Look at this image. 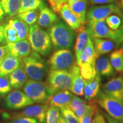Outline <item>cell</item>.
Wrapping results in <instances>:
<instances>
[{
	"label": "cell",
	"mask_w": 123,
	"mask_h": 123,
	"mask_svg": "<svg viewBox=\"0 0 123 123\" xmlns=\"http://www.w3.org/2000/svg\"><path fill=\"white\" fill-rule=\"evenodd\" d=\"M51 43L55 50L70 49L73 47L75 38L73 30L59 19L48 29Z\"/></svg>",
	"instance_id": "obj_1"
},
{
	"label": "cell",
	"mask_w": 123,
	"mask_h": 123,
	"mask_svg": "<svg viewBox=\"0 0 123 123\" xmlns=\"http://www.w3.org/2000/svg\"><path fill=\"white\" fill-rule=\"evenodd\" d=\"M28 39L33 51L43 56H47L50 53L52 43L50 35L38 24L30 26Z\"/></svg>",
	"instance_id": "obj_2"
},
{
	"label": "cell",
	"mask_w": 123,
	"mask_h": 123,
	"mask_svg": "<svg viewBox=\"0 0 123 123\" xmlns=\"http://www.w3.org/2000/svg\"><path fill=\"white\" fill-rule=\"evenodd\" d=\"M23 66L27 77L31 80L42 81L48 74L45 61L34 51L23 59Z\"/></svg>",
	"instance_id": "obj_3"
},
{
	"label": "cell",
	"mask_w": 123,
	"mask_h": 123,
	"mask_svg": "<svg viewBox=\"0 0 123 123\" xmlns=\"http://www.w3.org/2000/svg\"><path fill=\"white\" fill-rule=\"evenodd\" d=\"M23 91L34 103H46L53 95L46 83L31 79L24 84Z\"/></svg>",
	"instance_id": "obj_4"
},
{
	"label": "cell",
	"mask_w": 123,
	"mask_h": 123,
	"mask_svg": "<svg viewBox=\"0 0 123 123\" xmlns=\"http://www.w3.org/2000/svg\"><path fill=\"white\" fill-rule=\"evenodd\" d=\"M72 82V74L70 70H50L47 74V83L52 94L62 90H69Z\"/></svg>",
	"instance_id": "obj_5"
},
{
	"label": "cell",
	"mask_w": 123,
	"mask_h": 123,
	"mask_svg": "<svg viewBox=\"0 0 123 123\" xmlns=\"http://www.w3.org/2000/svg\"><path fill=\"white\" fill-rule=\"evenodd\" d=\"M47 63L50 70L68 71L76 64V59L70 49H61L51 56Z\"/></svg>",
	"instance_id": "obj_6"
},
{
	"label": "cell",
	"mask_w": 123,
	"mask_h": 123,
	"mask_svg": "<svg viewBox=\"0 0 123 123\" xmlns=\"http://www.w3.org/2000/svg\"><path fill=\"white\" fill-rule=\"evenodd\" d=\"M98 104L102 108L108 115L115 119L123 121V101L100 91L97 96Z\"/></svg>",
	"instance_id": "obj_7"
},
{
	"label": "cell",
	"mask_w": 123,
	"mask_h": 123,
	"mask_svg": "<svg viewBox=\"0 0 123 123\" xmlns=\"http://www.w3.org/2000/svg\"><path fill=\"white\" fill-rule=\"evenodd\" d=\"M86 29L91 39L105 38L114 41L115 31L109 28L105 19L88 22Z\"/></svg>",
	"instance_id": "obj_8"
},
{
	"label": "cell",
	"mask_w": 123,
	"mask_h": 123,
	"mask_svg": "<svg viewBox=\"0 0 123 123\" xmlns=\"http://www.w3.org/2000/svg\"><path fill=\"white\" fill-rule=\"evenodd\" d=\"M112 14H116L121 17L123 13L119 7L115 4L93 6L89 9L86 16V21L90 22L105 19L107 17Z\"/></svg>",
	"instance_id": "obj_9"
},
{
	"label": "cell",
	"mask_w": 123,
	"mask_h": 123,
	"mask_svg": "<svg viewBox=\"0 0 123 123\" xmlns=\"http://www.w3.org/2000/svg\"><path fill=\"white\" fill-rule=\"evenodd\" d=\"M49 106L46 103L37 105H31L27 107L23 111L14 113L13 119L20 117L33 118L39 123H44L46 121V115Z\"/></svg>",
	"instance_id": "obj_10"
},
{
	"label": "cell",
	"mask_w": 123,
	"mask_h": 123,
	"mask_svg": "<svg viewBox=\"0 0 123 123\" xmlns=\"http://www.w3.org/2000/svg\"><path fill=\"white\" fill-rule=\"evenodd\" d=\"M5 103L8 108L19 110L33 105L34 103L24 92L19 90H14L6 96Z\"/></svg>",
	"instance_id": "obj_11"
},
{
	"label": "cell",
	"mask_w": 123,
	"mask_h": 123,
	"mask_svg": "<svg viewBox=\"0 0 123 123\" xmlns=\"http://www.w3.org/2000/svg\"><path fill=\"white\" fill-rule=\"evenodd\" d=\"M103 91L108 96L123 101V77L111 79L103 86Z\"/></svg>",
	"instance_id": "obj_12"
},
{
	"label": "cell",
	"mask_w": 123,
	"mask_h": 123,
	"mask_svg": "<svg viewBox=\"0 0 123 123\" xmlns=\"http://www.w3.org/2000/svg\"><path fill=\"white\" fill-rule=\"evenodd\" d=\"M9 55L21 59H24L31 53V46L27 39L19 40L17 42L7 43Z\"/></svg>",
	"instance_id": "obj_13"
},
{
	"label": "cell",
	"mask_w": 123,
	"mask_h": 123,
	"mask_svg": "<svg viewBox=\"0 0 123 123\" xmlns=\"http://www.w3.org/2000/svg\"><path fill=\"white\" fill-rule=\"evenodd\" d=\"M73 96V93L68 90L58 91L52 95L46 101L49 106H53L61 109L68 107Z\"/></svg>",
	"instance_id": "obj_14"
},
{
	"label": "cell",
	"mask_w": 123,
	"mask_h": 123,
	"mask_svg": "<svg viewBox=\"0 0 123 123\" xmlns=\"http://www.w3.org/2000/svg\"><path fill=\"white\" fill-rule=\"evenodd\" d=\"M70 71L72 74V82L69 91L77 96H83L85 80L80 74L79 66L75 64Z\"/></svg>",
	"instance_id": "obj_15"
},
{
	"label": "cell",
	"mask_w": 123,
	"mask_h": 123,
	"mask_svg": "<svg viewBox=\"0 0 123 123\" xmlns=\"http://www.w3.org/2000/svg\"><path fill=\"white\" fill-rule=\"evenodd\" d=\"M39 13L38 18V25L40 27L49 29L58 21V18L51 9L43 4L39 7Z\"/></svg>",
	"instance_id": "obj_16"
},
{
	"label": "cell",
	"mask_w": 123,
	"mask_h": 123,
	"mask_svg": "<svg viewBox=\"0 0 123 123\" xmlns=\"http://www.w3.org/2000/svg\"><path fill=\"white\" fill-rule=\"evenodd\" d=\"M100 86L101 77L98 73L92 79L85 80L83 96L86 100L96 99L100 91Z\"/></svg>",
	"instance_id": "obj_17"
},
{
	"label": "cell",
	"mask_w": 123,
	"mask_h": 123,
	"mask_svg": "<svg viewBox=\"0 0 123 123\" xmlns=\"http://www.w3.org/2000/svg\"><path fill=\"white\" fill-rule=\"evenodd\" d=\"M23 63V59L8 55L3 59L0 66V76H9Z\"/></svg>",
	"instance_id": "obj_18"
},
{
	"label": "cell",
	"mask_w": 123,
	"mask_h": 123,
	"mask_svg": "<svg viewBox=\"0 0 123 123\" xmlns=\"http://www.w3.org/2000/svg\"><path fill=\"white\" fill-rule=\"evenodd\" d=\"M97 59L98 57L95 53L93 42L90 37L87 45L80 54L79 58L76 60V63L78 66L84 63L95 64Z\"/></svg>",
	"instance_id": "obj_19"
},
{
	"label": "cell",
	"mask_w": 123,
	"mask_h": 123,
	"mask_svg": "<svg viewBox=\"0 0 123 123\" xmlns=\"http://www.w3.org/2000/svg\"><path fill=\"white\" fill-rule=\"evenodd\" d=\"M9 79L12 87L15 90H18L24 87L28 80V77L25 71L23 63L9 75Z\"/></svg>",
	"instance_id": "obj_20"
},
{
	"label": "cell",
	"mask_w": 123,
	"mask_h": 123,
	"mask_svg": "<svg viewBox=\"0 0 123 123\" xmlns=\"http://www.w3.org/2000/svg\"><path fill=\"white\" fill-rule=\"evenodd\" d=\"M59 14L66 24L73 30H76L83 25L80 20L70 10L68 4H64L61 7Z\"/></svg>",
	"instance_id": "obj_21"
},
{
	"label": "cell",
	"mask_w": 123,
	"mask_h": 123,
	"mask_svg": "<svg viewBox=\"0 0 123 123\" xmlns=\"http://www.w3.org/2000/svg\"><path fill=\"white\" fill-rule=\"evenodd\" d=\"M90 107L89 101H85L81 98L74 95L68 107L74 112L79 120L84 116Z\"/></svg>",
	"instance_id": "obj_22"
},
{
	"label": "cell",
	"mask_w": 123,
	"mask_h": 123,
	"mask_svg": "<svg viewBox=\"0 0 123 123\" xmlns=\"http://www.w3.org/2000/svg\"><path fill=\"white\" fill-rule=\"evenodd\" d=\"M75 31L77 33V38L74 46V50L76 60L88 44L90 37L86 31L84 25H82Z\"/></svg>",
	"instance_id": "obj_23"
},
{
	"label": "cell",
	"mask_w": 123,
	"mask_h": 123,
	"mask_svg": "<svg viewBox=\"0 0 123 123\" xmlns=\"http://www.w3.org/2000/svg\"><path fill=\"white\" fill-rule=\"evenodd\" d=\"M95 68L97 73L100 76L110 77L115 74V70L111 63L110 59L105 56L98 58L95 63Z\"/></svg>",
	"instance_id": "obj_24"
},
{
	"label": "cell",
	"mask_w": 123,
	"mask_h": 123,
	"mask_svg": "<svg viewBox=\"0 0 123 123\" xmlns=\"http://www.w3.org/2000/svg\"><path fill=\"white\" fill-rule=\"evenodd\" d=\"M93 43L97 57L110 53L114 49L115 44L111 40L103 38H93Z\"/></svg>",
	"instance_id": "obj_25"
},
{
	"label": "cell",
	"mask_w": 123,
	"mask_h": 123,
	"mask_svg": "<svg viewBox=\"0 0 123 123\" xmlns=\"http://www.w3.org/2000/svg\"><path fill=\"white\" fill-rule=\"evenodd\" d=\"M70 10L80 20L83 25L86 23V11L87 0H81L74 2H68Z\"/></svg>",
	"instance_id": "obj_26"
},
{
	"label": "cell",
	"mask_w": 123,
	"mask_h": 123,
	"mask_svg": "<svg viewBox=\"0 0 123 123\" xmlns=\"http://www.w3.org/2000/svg\"><path fill=\"white\" fill-rule=\"evenodd\" d=\"M8 24L17 31L19 40L26 39L28 38L30 27L26 23L18 17H16L9 20Z\"/></svg>",
	"instance_id": "obj_27"
},
{
	"label": "cell",
	"mask_w": 123,
	"mask_h": 123,
	"mask_svg": "<svg viewBox=\"0 0 123 123\" xmlns=\"http://www.w3.org/2000/svg\"><path fill=\"white\" fill-rule=\"evenodd\" d=\"M0 3L5 15L13 17L19 13L21 0H1Z\"/></svg>",
	"instance_id": "obj_28"
},
{
	"label": "cell",
	"mask_w": 123,
	"mask_h": 123,
	"mask_svg": "<svg viewBox=\"0 0 123 123\" xmlns=\"http://www.w3.org/2000/svg\"><path fill=\"white\" fill-rule=\"evenodd\" d=\"M110 61L116 71L123 73V50L122 49L115 50L110 55Z\"/></svg>",
	"instance_id": "obj_29"
},
{
	"label": "cell",
	"mask_w": 123,
	"mask_h": 123,
	"mask_svg": "<svg viewBox=\"0 0 123 123\" xmlns=\"http://www.w3.org/2000/svg\"><path fill=\"white\" fill-rule=\"evenodd\" d=\"M80 74L84 80H90L94 78L97 72L95 68V64L84 63L79 66Z\"/></svg>",
	"instance_id": "obj_30"
},
{
	"label": "cell",
	"mask_w": 123,
	"mask_h": 123,
	"mask_svg": "<svg viewBox=\"0 0 123 123\" xmlns=\"http://www.w3.org/2000/svg\"><path fill=\"white\" fill-rule=\"evenodd\" d=\"M43 4V0H21V4L19 10V13L37 10L39 9Z\"/></svg>",
	"instance_id": "obj_31"
},
{
	"label": "cell",
	"mask_w": 123,
	"mask_h": 123,
	"mask_svg": "<svg viewBox=\"0 0 123 123\" xmlns=\"http://www.w3.org/2000/svg\"><path fill=\"white\" fill-rule=\"evenodd\" d=\"M88 101L90 107L84 116L79 120V123H91L93 116L98 111V103L96 99Z\"/></svg>",
	"instance_id": "obj_32"
},
{
	"label": "cell",
	"mask_w": 123,
	"mask_h": 123,
	"mask_svg": "<svg viewBox=\"0 0 123 123\" xmlns=\"http://www.w3.org/2000/svg\"><path fill=\"white\" fill-rule=\"evenodd\" d=\"M38 15H39V13L37 10H33L18 14L17 17L22 20L28 25L31 26L34 24L37 21Z\"/></svg>",
	"instance_id": "obj_33"
},
{
	"label": "cell",
	"mask_w": 123,
	"mask_h": 123,
	"mask_svg": "<svg viewBox=\"0 0 123 123\" xmlns=\"http://www.w3.org/2000/svg\"><path fill=\"white\" fill-rule=\"evenodd\" d=\"M4 35L6 43H13L19 41L18 39L17 31L8 24L5 25Z\"/></svg>",
	"instance_id": "obj_34"
},
{
	"label": "cell",
	"mask_w": 123,
	"mask_h": 123,
	"mask_svg": "<svg viewBox=\"0 0 123 123\" xmlns=\"http://www.w3.org/2000/svg\"><path fill=\"white\" fill-rule=\"evenodd\" d=\"M60 110L58 108L49 106L46 112V123H58L61 116Z\"/></svg>",
	"instance_id": "obj_35"
},
{
	"label": "cell",
	"mask_w": 123,
	"mask_h": 123,
	"mask_svg": "<svg viewBox=\"0 0 123 123\" xmlns=\"http://www.w3.org/2000/svg\"><path fill=\"white\" fill-rule=\"evenodd\" d=\"M62 116L66 123H79V119L68 107L60 109Z\"/></svg>",
	"instance_id": "obj_36"
},
{
	"label": "cell",
	"mask_w": 123,
	"mask_h": 123,
	"mask_svg": "<svg viewBox=\"0 0 123 123\" xmlns=\"http://www.w3.org/2000/svg\"><path fill=\"white\" fill-rule=\"evenodd\" d=\"M105 21L109 28L112 30H116L120 26L121 18L118 15H111L105 18Z\"/></svg>",
	"instance_id": "obj_37"
},
{
	"label": "cell",
	"mask_w": 123,
	"mask_h": 123,
	"mask_svg": "<svg viewBox=\"0 0 123 123\" xmlns=\"http://www.w3.org/2000/svg\"><path fill=\"white\" fill-rule=\"evenodd\" d=\"M12 89L9 76H0V96H4L8 93L11 91Z\"/></svg>",
	"instance_id": "obj_38"
},
{
	"label": "cell",
	"mask_w": 123,
	"mask_h": 123,
	"mask_svg": "<svg viewBox=\"0 0 123 123\" xmlns=\"http://www.w3.org/2000/svg\"><path fill=\"white\" fill-rule=\"evenodd\" d=\"M121 23L119 29L115 31V39L113 42L116 43V45L119 46L123 44V14L121 15Z\"/></svg>",
	"instance_id": "obj_39"
},
{
	"label": "cell",
	"mask_w": 123,
	"mask_h": 123,
	"mask_svg": "<svg viewBox=\"0 0 123 123\" xmlns=\"http://www.w3.org/2000/svg\"><path fill=\"white\" fill-rule=\"evenodd\" d=\"M53 11L59 13L61 7L67 3L68 0H47Z\"/></svg>",
	"instance_id": "obj_40"
},
{
	"label": "cell",
	"mask_w": 123,
	"mask_h": 123,
	"mask_svg": "<svg viewBox=\"0 0 123 123\" xmlns=\"http://www.w3.org/2000/svg\"><path fill=\"white\" fill-rule=\"evenodd\" d=\"M5 123H38V121L33 118L20 117L13 119V120Z\"/></svg>",
	"instance_id": "obj_41"
},
{
	"label": "cell",
	"mask_w": 123,
	"mask_h": 123,
	"mask_svg": "<svg viewBox=\"0 0 123 123\" xmlns=\"http://www.w3.org/2000/svg\"><path fill=\"white\" fill-rule=\"evenodd\" d=\"M94 116L96 123H106V120L103 114H101V113L97 111Z\"/></svg>",
	"instance_id": "obj_42"
},
{
	"label": "cell",
	"mask_w": 123,
	"mask_h": 123,
	"mask_svg": "<svg viewBox=\"0 0 123 123\" xmlns=\"http://www.w3.org/2000/svg\"><path fill=\"white\" fill-rule=\"evenodd\" d=\"M104 117H105V120L107 121V123H123V120H120L115 119L114 118L111 117L107 113H104L103 114Z\"/></svg>",
	"instance_id": "obj_43"
},
{
	"label": "cell",
	"mask_w": 123,
	"mask_h": 123,
	"mask_svg": "<svg viewBox=\"0 0 123 123\" xmlns=\"http://www.w3.org/2000/svg\"><path fill=\"white\" fill-rule=\"evenodd\" d=\"M9 55L8 50H7L6 45L0 46V60L4 58Z\"/></svg>",
	"instance_id": "obj_44"
},
{
	"label": "cell",
	"mask_w": 123,
	"mask_h": 123,
	"mask_svg": "<svg viewBox=\"0 0 123 123\" xmlns=\"http://www.w3.org/2000/svg\"><path fill=\"white\" fill-rule=\"evenodd\" d=\"M117 0H90L92 4H103L113 3L116 2Z\"/></svg>",
	"instance_id": "obj_45"
},
{
	"label": "cell",
	"mask_w": 123,
	"mask_h": 123,
	"mask_svg": "<svg viewBox=\"0 0 123 123\" xmlns=\"http://www.w3.org/2000/svg\"><path fill=\"white\" fill-rule=\"evenodd\" d=\"M6 43L4 35V30L0 31V46L4 45Z\"/></svg>",
	"instance_id": "obj_46"
},
{
	"label": "cell",
	"mask_w": 123,
	"mask_h": 123,
	"mask_svg": "<svg viewBox=\"0 0 123 123\" xmlns=\"http://www.w3.org/2000/svg\"><path fill=\"white\" fill-rule=\"evenodd\" d=\"M4 15L5 13L4 12V10H3L2 6H1V3H0V21H1V20L4 19Z\"/></svg>",
	"instance_id": "obj_47"
},
{
	"label": "cell",
	"mask_w": 123,
	"mask_h": 123,
	"mask_svg": "<svg viewBox=\"0 0 123 123\" xmlns=\"http://www.w3.org/2000/svg\"><path fill=\"white\" fill-rule=\"evenodd\" d=\"M58 123H66V122L64 120L63 118V117L62 115H61L59 118V120H58Z\"/></svg>",
	"instance_id": "obj_48"
},
{
	"label": "cell",
	"mask_w": 123,
	"mask_h": 123,
	"mask_svg": "<svg viewBox=\"0 0 123 123\" xmlns=\"http://www.w3.org/2000/svg\"><path fill=\"white\" fill-rule=\"evenodd\" d=\"M81 1V0H68V2H76V1Z\"/></svg>",
	"instance_id": "obj_49"
},
{
	"label": "cell",
	"mask_w": 123,
	"mask_h": 123,
	"mask_svg": "<svg viewBox=\"0 0 123 123\" xmlns=\"http://www.w3.org/2000/svg\"><path fill=\"white\" fill-rule=\"evenodd\" d=\"M4 26H5L4 25H0V31L4 30Z\"/></svg>",
	"instance_id": "obj_50"
},
{
	"label": "cell",
	"mask_w": 123,
	"mask_h": 123,
	"mask_svg": "<svg viewBox=\"0 0 123 123\" xmlns=\"http://www.w3.org/2000/svg\"><path fill=\"white\" fill-rule=\"evenodd\" d=\"M120 4L121 7H122V8L123 9V0H120Z\"/></svg>",
	"instance_id": "obj_51"
},
{
	"label": "cell",
	"mask_w": 123,
	"mask_h": 123,
	"mask_svg": "<svg viewBox=\"0 0 123 123\" xmlns=\"http://www.w3.org/2000/svg\"><path fill=\"white\" fill-rule=\"evenodd\" d=\"M96 123V121H95V118H93V119H92V123Z\"/></svg>",
	"instance_id": "obj_52"
},
{
	"label": "cell",
	"mask_w": 123,
	"mask_h": 123,
	"mask_svg": "<svg viewBox=\"0 0 123 123\" xmlns=\"http://www.w3.org/2000/svg\"><path fill=\"white\" fill-rule=\"evenodd\" d=\"M2 60H3V59H1V60H0V66H1V63H2Z\"/></svg>",
	"instance_id": "obj_53"
},
{
	"label": "cell",
	"mask_w": 123,
	"mask_h": 123,
	"mask_svg": "<svg viewBox=\"0 0 123 123\" xmlns=\"http://www.w3.org/2000/svg\"><path fill=\"white\" fill-rule=\"evenodd\" d=\"M121 49H122L123 50V44H121Z\"/></svg>",
	"instance_id": "obj_54"
}]
</instances>
